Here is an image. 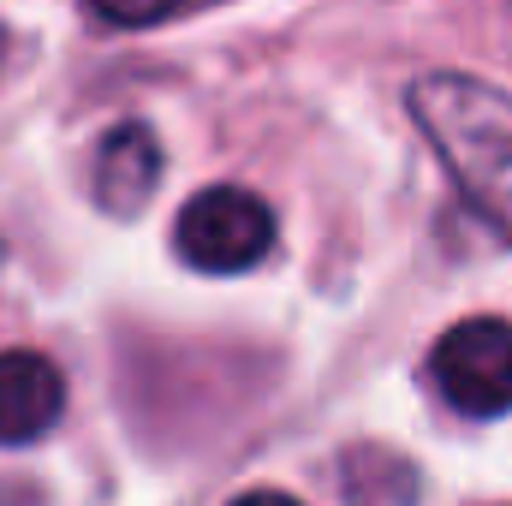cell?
<instances>
[{"label": "cell", "mask_w": 512, "mask_h": 506, "mask_svg": "<svg viewBox=\"0 0 512 506\" xmlns=\"http://www.w3.org/2000/svg\"><path fill=\"white\" fill-rule=\"evenodd\" d=\"M0 54H6V36H0Z\"/></svg>", "instance_id": "ba28073f"}, {"label": "cell", "mask_w": 512, "mask_h": 506, "mask_svg": "<svg viewBox=\"0 0 512 506\" xmlns=\"http://www.w3.org/2000/svg\"><path fill=\"white\" fill-rule=\"evenodd\" d=\"M429 376L441 399L465 417H507L512 411V322L501 316H465L453 322L435 352Z\"/></svg>", "instance_id": "3957f363"}, {"label": "cell", "mask_w": 512, "mask_h": 506, "mask_svg": "<svg viewBox=\"0 0 512 506\" xmlns=\"http://www.w3.org/2000/svg\"><path fill=\"white\" fill-rule=\"evenodd\" d=\"M155 185H161V143H155V131L149 126H114L102 137V149H96V203L108 209V215H143L149 209V197H155Z\"/></svg>", "instance_id": "5b68a950"}, {"label": "cell", "mask_w": 512, "mask_h": 506, "mask_svg": "<svg viewBox=\"0 0 512 506\" xmlns=\"http://www.w3.org/2000/svg\"><path fill=\"white\" fill-rule=\"evenodd\" d=\"M66 411V376L18 346V352H0V447H30L42 441Z\"/></svg>", "instance_id": "277c9868"}, {"label": "cell", "mask_w": 512, "mask_h": 506, "mask_svg": "<svg viewBox=\"0 0 512 506\" xmlns=\"http://www.w3.org/2000/svg\"><path fill=\"white\" fill-rule=\"evenodd\" d=\"M233 506H304V501H292V495H280V489H251V495H239Z\"/></svg>", "instance_id": "52a82bcc"}, {"label": "cell", "mask_w": 512, "mask_h": 506, "mask_svg": "<svg viewBox=\"0 0 512 506\" xmlns=\"http://www.w3.org/2000/svg\"><path fill=\"white\" fill-rule=\"evenodd\" d=\"M405 102L465 209L512 239V96L471 72H423Z\"/></svg>", "instance_id": "6da1fadb"}, {"label": "cell", "mask_w": 512, "mask_h": 506, "mask_svg": "<svg viewBox=\"0 0 512 506\" xmlns=\"http://www.w3.org/2000/svg\"><path fill=\"white\" fill-rule=\"evenodd\" d=\"M173 251L203 274H245L274 251V209L245 185H209L179 209Z\"/></svg>", "instance_id": "7a4b0ae2"}, {"label": "cell", "mask_w": 512, "mask_h": 506, "mask_svg": "<svg viewBox=\"0 0 512 506\" xmlns=\"http://www.w3.org/2000/svg\"><path fill=\"white\" fill-rule=\"evenodd\" d=\"M173 6H179V0H90V12H96L102 24H114V30H149V24H161Z\"/></svg>", "instance_id": "8992f818"}]
</instances>
